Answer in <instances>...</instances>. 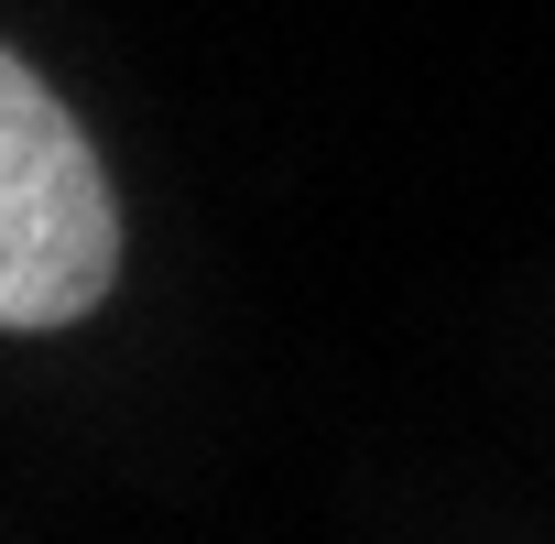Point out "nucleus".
Returning <instances> with one entry per match:
<instances>
[{"label":"nucleus","mask_w":555,"mask_h":544,"mask_svg":"<svg viewBox=\"0 0 555 544\" xmlns=\"http://www.w3.org/2000/svg\"><path fill=\"white\" fill-rule=\"evenodd\" d=\"M120 272V207L77 109L0 44V327H77Z\"/></svg>","instance_id":"nucleus-1"}]
</instances>
